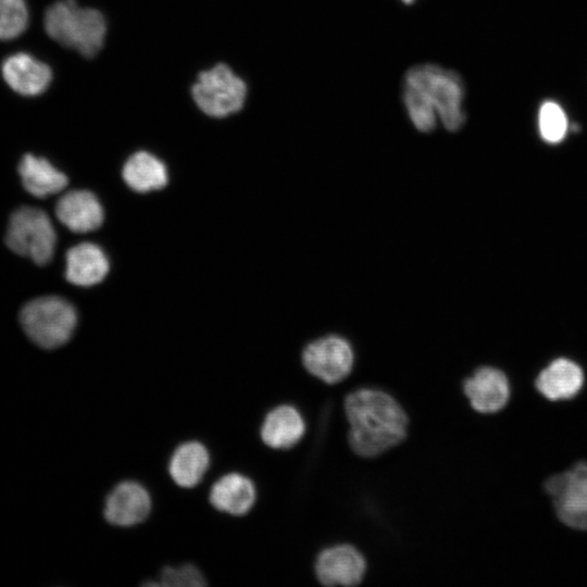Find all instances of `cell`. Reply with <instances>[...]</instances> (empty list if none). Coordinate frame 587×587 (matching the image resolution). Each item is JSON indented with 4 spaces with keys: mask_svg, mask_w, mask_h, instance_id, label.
<instances>
[{
    "mask_svg": "<svg viewBox=\"0 0 587 587\" xmlns=\"http://www.w3.org/2000/svg\"><path fill=\"white\" fill-rule=\"evenodd\" d=\"M27 24L28 9L25 0H0V40L18 37Z\"/></svg>",
    "mask_w": 587,
    "mask_h": 587,
    "instance_id": "obj_22",
    "label": "cell"
},
{
    "mask_svg": "<svg viewBox=\"0 0 587 587\" xmlns=\"http://www.w3.org/2000/svg\"><path fill=\"white\" fill-rule=\"evenodd\" d=\"M43 26L50 38L88 58L99 52L107 33L102 13L82 8L75 0L51 4L45 13Z\"/></svg>",
    "mask_w": 587,
    "mask_h": 587,
    "instance_id": "obj_2",
    "label": "cell"
},
{
    "mask_svg": "<svg viewBox=\"0 0 587 587\" xmlns=\"http://www.w3.org/2000/svg\"><path fill=\"white\" fill-rule=\"evenodd\" d=\"M544 488L561 523L576 530H587V461L551 475Z\"/></svg>",
    "mask_w": 587,
    "mask_h": 587,
    "instance_id": "obj_7",
    "label": "cell"
},
{
    "mask_svg": "<svg viewBox=\"0 0 587 587\" xmlns=\"http://www.w3.org/2000/svg\"><path fill=\"white\" fill-rule=\"evenodd\" d=\"M18 174L23 187L37 198H46L62 191L67 185V177L48 160L25 154L18 164Z\"/></svg>",
    "mask_w": 587,
    "mask_h": 587,
    "instance_id": "obj_18",
    "label": "cell"
},
{
    "mask_svg": "<svg viewBox=\"0 0 587 587\" xmlns=\"http://www.w3.org/2000/svg\"><path fill=\"white\" fill-rule=\"evenodd\" d=\"M151 511V497L139 483L124 480L117 484L105 499V520L116 526L127 527L141 523Z\"/></svg>",
    "mask_w": 587,
    "mask_h": 587,
    "instance_id": "obj_11",
    "label": "cell"
},
{
    "mask_svg": "<svg viewBox=\"0 0 587 587\" xmlns=\"http://www.w3.org/2000/svg\"><path fill=\"white\" fill-rule=\"evenodd\" d=\"M109 271V261L102 249L91 242H82L66 252V279L76 286L88 287L100 283Z\"/></svg>",
    "mask_w": 587,
    "mask_h": 587,
    "instance_id": "obj_17",
    "label": "cell"
},
{
    "mask_svg": "<svg viewBox=\"0 0 587 587\" xmlns=\"http://www.w3.org/2000/svg\"><path fill=\"white\" fill-rule=\"evenodd\" d=\"M353 360L350 344L337 335L315 339L302 352L305 370L327 384L344 380L351 373Z\"/></svg>",
    "mask_w": 587,
    "mask_h": 587,
    "instance_id": "obj_8",
    "label": "cell"
},
{
    "mask_svg": "<svg viewBox=\"0 0 587 587\" xmlns=\"http://www.w3.org/2000/svg\"><path fill=\"white\" fill-rule=\"evenodd\" d=\"M18 317L27 337L43 349H55L66 344L77 323L75 308L58 296L28 301L21 309Z\"/></svg>",
    "mask_w": 587,
    "mask_h": 587,
    "instance_id": "obj_4",
    "label": "cell"
},
{
    "mask_svg": "<svg viewBox=\"0 0 587 587\" xmlns=\"http://www.w3.org/2000/svg\"><path fill=\"white\" fill-rule=\"evenodd\" d=\"M350 426L348 441L353 452L374 458L401 444L409 419L400 403L385 391L362 388L345 399Z\"/></svg>",
    "mask_w": 587,
    "mask_h": 587,
    "instance_id": "obj_1",
    "label": "cell"
},
{
    "mask_svg": "<svg viewBox=\"0 0 587 587\" xmlns=\"http://www.w3.org/2000/svg\"><path fill=\"white\" fill-rule=\"evenodd\" d=\"M463 391L473 410L484 414L501 411L509 402L508 376L494 366H482L463 382Z\"/></svg>",
    "mask_w": 587,
    "mask_h": 587,
    "instance_id": "obj_9",
    "label": "cell"
},
{
    "mask_svg": "<svg viewBox=\"0 0 587 587\" xmlns=\"http://www.w3.org/2000/svg\"><path fill=\"white\" fill-rule=\"evenodd\" d=\"M538 128L548 143H559L566 136L569 122L564 110L554 101H546L538 113Z\"/></svg>",
    "mask_w": 587,
    "mask_h": 587,
    "instance_id": "obj_21",
    "label": "cell"
},
{
    "mask_svg": "<svg viewBox=\"0 0 587 587\" xmlns=\"http://www.w3.org/2000/svg\"><path fill=\"white\" fill-rule=\"evenodd\" d=\"M4 241L15 254L46 265L53 258L57 234L45 211L24 205L11 214Z\"/></svg>",
    "mask_w": 587,
    "mask_h": 587,
    "instance_id": "obj_5",
    "label": "cell"
},
{
    "mask_svg": "<svg viewBox=\"0 0 587 587\" xmlns=\"http://www.w3.org/2000/svg\"><path fill=\"white\" fill-rule=\"evenodd\" d=\"M401 1H403L404 3H408V4L414 2V0H401Z\"/></svg>",
    "mask_w": 587,
    "mask_h": 587,
    "instance_id": "obj_24",
    "label": "cell"
},
{
    "mask_svg": "<svg viewBox=\"0 0 587 587\" xmlns=\"http://www.w3.org/2000/svg\"><path fill=\"white\" fill-rule=\"evenodd\" d=\"M122 175L127 186L138 192L161 189L167 183L163 162L146 151L134 153L125 162Z\"/></svg>",
    "mask_w": 587,
    "mask_h": 587,
    "instance_id": "obj_20",
    "label": "cell"
},
{
    "mask_svg": "<svg viewBox=\"0 0 587 587\" xmlns=\"http://www.w3.org/2000/svg\"><path fill=\"white\" fill-rule=\"evenodd\" d=\"M366 570L362 554L350 545H338L323 550L315 562V574L324 586H355Z\"/></svg>",
    "mask_w": 587,
    "mask_h": 587,
    "instance_id": "obj_10",
    "label": "cell"
},
{
    "mask_svg": "<svg viewBox=\"0 0 587 587\" xmlns=\"http://www.w3.org/2000/svg\"><path fill=\"white\" fill-rule=\"evenodd\" d=\"M210 464L208 449L199 441H186L173 452L168 472L174 483L191 488L200 483Z\"/></svg>",
    "mask_w": 587,
    "mask_h": 587,
    "instance_id": "obj_19",
    "label": "cell"
},
{
    "mask_svg": "<svg viewBox=\"0 0 587 587\" xmlns=\"http://www.w3.org/2000/svg\"><path fill=\"white\" fill-rule=\"evenodd\" d=\"M1 73L12 90L27 97L42 93L52 79L49 65L25 52L8 57L1 65Z\"/></svg>",
    "mask_w": 587,
    "mask_h": 587,
    "instance_id": "obj_13",
    "label": "cell"
},
{
    "mask_svg": "<svg viewBox=\"0 0 587 587\" xmlns=\"http://www.w3.org/2000/svg\"><path fill=\"white\" fill-rule=\"evenodd\" d=\"M305 432L304 421L299 411L289 404L271 410L261 426L262 441L273 449H289L297 445Z\"/></svg>",
    "mask_w": 587,
    "mask_h": 587,
    "instance_id": "obj_16",
    "label": "cell"
},
{
    "mask_svg": "<svg viewBox=\"0 0 587 587\" xmlns=\"http://www.w3.org/2000/svg\"><path fill=\"white\" fill-rule=\"evenodd\" d=\"M59 221L74 233H89L103 222V209L97 197L87 190L64 193L55 204Z\"/></svg>",
    "mask_w": 587,
    "mask_h": 587,
    "instance_id": "obj_14",
    "label": "cell"
},
{
    "mask_svg": "<svg viewBox=\"0 0 587 587\" xmlns=\"http://www.w3.org/2000/svg\"><path fill=\"white\" fill-rule=\"evenodd\" d=\"M191 93L202 112L210 116L224 117L242 108L247 87L227 65L217 64L199 74Z\"/></svg>",
    "mask_w": 587,
    "mask_h": 587,
    "instance_id": "obj_6",
    "label": "cell"
},
{
    "mask_svg": "<svg viewBox=\"0 0 587 587\" xmlns=\"http://www.w3.org/2000/svg\"><path fill=\"white\" fill-rule=\"evenodd\" d=\"M164 587H202L207 585L205 577L193 564L165 566L154 584Z\"/></svg>",
    "mask_w": 587,
    "mask_h": 587,
    "instance_id": "obj_23",
    "label": "cell"
},
{
    "mask_svg": "<svg viewBox=\"0 0 587 587\" xmlns=\"http://www.w3.org/2000/svg\"><path fill=\"white\" fill-rule=\"evenodd\" d=\"M404 84L423 95L448 130H458L463 125L464 88L455 73L433 64L417 65L408 71Z\"/></svg>",
    "mask_w": 587,
    "mask_h": 587,
    "instance_id": "obj_3",
    "label": "cell"
},
{
    "mask_svg": "<svg viewBox=\"0 0 587 587\" xmlns=\"http://www.w3.org/2000/svg\"><path fill=\"white\" fill-rule=\"evenodd\" d=\"M585 384L580 365L566 358H558L544 367L535 379L537 391L547 400L558 402L575 398Z\"/></svg>",
    "mask_w": 587,
    "mask_h": 587,
    "instance_id": "obj_12",
    "label": "cell"
},
{
    "mask_svg": "<svg viewBox=\"0 0 587 587\" xmlns=\"http://www.w3.org/2000/svg\"><path fill=\"white\" fill-rule=\"evenodd\" d=\"M257 499L253 482L240 473H228L211 487L209 500L218 511L232 515H243Z\"/></svg>",
    "mask_w": 587,
    "mask_h": 587,
    "instance_id": "obj_15",
    "label": "cell"
}]
</instances>
